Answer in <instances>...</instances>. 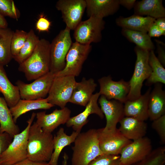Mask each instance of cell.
Wrapping results in <instances>:
<instances>
[{
    "label": "cell",
    "instance_id": "6da1fadb",
    "mask_svg": "<svg viewBox=\"0 0 165 165\" xmlns=\"http://www.w3.org/2000/svg\"><path fill=\"white\" fill-rule=\"evenodd\" d=\"M50 45L46 39H40L32 54L19 64L18 70L28 81L35 80L50 72Z\"/></svg>",
    "mask_w": 165,
    "mask_h": 165
},
{
    "label": "cell",
    "instance_id": "7a4b0ae2",
    "mask_svg": "<svg viewBox=\"0 0 165 165\" xmlns=\"http://www.w3.org/2000/svg\"><path fill=\"white\" fill-rule=\"evenodd\" d=\"M53 139L52 133L44 131L34 122L28 132L27 158L36 162H48L53 150Z\"/></svg>",
    "mask_w": 165,
    "mask_h": 165
},
{
    "label": "cell",
    "instance_id": "3957f363",
    "mask_svg": "<svg viewBox=\"0 0 165 165\" xmlns=\"http://www.w3.org/2000/svg\"><path fill=\"white\" fill-rule=\"evenodd\" d=\"M74 142L72 165H88L97 157L104 154L99 147L97 129L80 133Z\"/></svg>",
    "mask_w": 165,
    "mask_h": 165
},
{
    "label": "cell",
    "instance_id": "277c9868",
    "mask_svg": "<svg viewBox=\"0 0 165 165\" xmlns=\"http://www.w3.org/2000/svg\"><path fill=\"white\" fill-rule=\"evenodd\" d=\"M136 55L134 69L129 81L130 90L127 100L133 101L141 95L143 84L150 76L152 70L148 62L149 51L136 46L134 49Z\"/></svg>",
    "mask_w": 165,
    "mask_h": 165
},
{
    "label": "cell",
    "instance_id": "5b68a950",
    "mask_svg": "<svg viewBox=\"0 0 165 165\" xmlns=\"http://www.w3.org/2000/svg\"><path fill=\"white\" fill-rule=\"evenodd\" d=\"M33 112L21 132L15 135L7 148L2 154L0 165H12L27 158V145L29 128L35 117Z\"/></svg>",
    "mask_w": 165,
    "mask_h": 165
},
{
    "label": "cell",
    "instance_id": "8992f818",
    "mask_svg": "<svg viewBox=\"0 0 165 165\" xmlns=\"http://www.w3.org/2000/svg\"><path fill=\"white\" fill-rule=\"evenodd\" d=\"M70 31L66 27L50 43V72L54 74L65 66L66 56L72 43Z\"/></svg>",
    "mask_w": 165,
    "mask_h": 165
},
{
    "label": "cell",
    "instance_id": "52a82bcc",
    "mask_svg": "<svg viewBox=\"0 0 165 165\" xmlns=\"http://www.w3.org/2000/svg\"><path fill=\"white\" fill-rule=\"evenodd\" d=\"M76 82L74 76L55 75L46 98L48 102L61 108L65 107L69 102Z\"/></svg>",
    "mask_w": 165,
    "mask_h": 165
},
{
    "label": "cell",
    "instance_id": "ba28073f",
    "mask_svg": "<svg viewBox=\"0 0 165 165\" xmlns=\"http://www.w3.org/2000/svg\"><path fill=\"white\" fill-rule=\"evenodd\" d=\"M90 45H83L76 42L72 43L66 57L65 65L61 71L55 74L56 76H77L91 51Z\"/></svg>",
    "mask_w": 165,
    "mask_h": 165
},
{
    "label": "cell",
    "instance_id": "9c48e42d",
    "mask_svg": "<svg viewBox=\"0 0 165 165\" xmlns=\"http://www.w3.org/2000/svg\"><path fill=\"white\" fill-rule=\"evenodd\" d=\"M55 74L49 72L34 80L30 83H26L20 80L16 82L21 99L36 100L44 98L50 89Z\"/></svg>",
    "mask_w": 165,
    "mask_h": 165
},
{
    "label": "cell",
    "instance_id": "30bf717a",
    "mask_svg": "<svg viewBox=\"0 0 165 165\" xmlns=\"http://www.w3.org/2000/svg\"><path fill=\"white\" fill-rule=\"evenodd\" d=\"M105 25L103 19L95 17H90L87 20L82 21L74 30L75 42L83 45L100 42Z\"/></svg>",
    "mask_w": 165,
    "mask_h": 165
},
{
    "label": "cell",
    "instance_id": "8fae6325",
    "mask_svg": "<svg viewBox=\"0 0 165 165\" xmlns=\"http://www.w3.org/2000/svg\"><path fill=\"white\" fill-rule=\"evenodd\" d=\"M152 151V142L147 137L134 140L125 146L120 155L119 165H132L145 158Z\"/></svg>",
    "mask_w": 165,
    "mask_h": 165
},
{
    "label": "cell",
    "instance_id": "7c38bea8",
    "mask_svg": "<svg viewBox=\"0 0 165 165\" xmlns=\"http://www.w3.org/2000/svg\"><path fill=\"white\" fill-rule=\"evenodd\" d=\"M86 6L85 0H59L55 6L61 12L66 27L74 30L82 21Z\"/></svg>",
    "mask_w": 165,
    "mask_h": 165
},
{
    "label": "cell",
    "instance_id": "4fadbf2b",
    "mask_svg": "<svg viewBox=\"0 0 165 165\" xmlns=\"http://www.w3.org/2000/svg\"><path fill=\"white\" fill-rule=\"evenodd\" d=\"M98 81L101 95L104 96L108 100H115L123 104L127 100L130 90L129 81L122 79L114 81L110 75L100 78Z\"/></svg>",
    "mask_w": 165,
    "mask_h": 165
},
{
    "label": "cell",
    "instance_id": "5bb4252c",
    "mask_svg": "<svg viewBox=\"0 0 165 165\" xmlns=\"http://www.w3.org/2000/svg\"><path fill=\"white\" fill-rule=\"evenodd\" d=\"M100 148L104 154L119 155L122 150L132 141L125 138L119 129L104 131L97 129Z\"/></svg>",
    "mask_w": 165,
    "mask_h": 165
},
{
    "label": "cell",
    "instance_id": "9a60e30c",
    "mask_svg": "<svg viewBox=\"0 0 165 165\" xmlns=\"http://www.w3.org/2000/svg\"><path fill=\"white\" fill-rule=\"evenodd\" d=\"M98 102L106 120L105 126L102 128L103 130H115L117 123L125 116L123 104L115 100H108L102 95L99 97Z\"/></svg>",
    "mask_w": 165,
    "mask_h": 165
},
{
    "label": "cell",
    "instance_id": "2e32d148",
    "mask_svg": "<svg viewBox=\"0 0 165 165\" xmlns=\"http://www.w3.org/2000/svg\"><path fill=\"white\" fill-rule=\"evenodd\" d=\"M71 111L65 107L60 109H56L50 114L46 111L36 113V124L44 132L52 133L58 126L66 124L70 119Z\"/></svg>",
    "mask_w": 165,
    "mask_h": 165
},
{
    "label": "cell",
    "instance_id": "e0dca14e",
    "mask_svg": "<svg viewBox=\"0 0 165 165\" xmlns=\"http://www.w3.org/2000/svg\"><path fill=\"white\" fill-rule=\"evenodd\" d=\"M100 95L99 92L93 94L84 110L70 118L66 123L67 127H72L74 131L80 133L83 127L88 122V118L90 115L95 114L101 119H103L104 115L97 103Z\"/></svg>",
    "mask_w": 165,
    "mask_h": 165
},
{
    "label": "cell",
    "instance_id": "ac0fdd59",
    "mask_svg": "<svg viewBox=\"0 0 165 165\" xmlns=\"http://www.w3.org/2000/svg\"><path fill=\"white\" fill-rule=\"evenodd\" d=\"M87 16L103 19L112 15L119 10V0H85Z\"/></svg>",
    "mask_w": 165,
    "mask_h": 165
},
{
    "label": "cell",
    "instance_id": "d6986e66",
    "mask_svg": "<svg viewBox=\"0 0 165 165\" xmlns=\"http://www.w3.org/2000/svg\"><path fill=\"white\" fill-rule=\"evenodd\" d=\"M151 88L149 87L145 93L133 101L127 100L124 105L125 116L135 118L145 121L148 118V101Z\"/></svg>",
    "mask_w": 165,
    "mask_h": 165
},
{
    "label": "cell",
    "instance_id": "ffe728a7",
    "mask_svg": "<svg viewBox=\"0 0 165 165\" xmlns=\"http://www.w3.org/2000/svg\"><path fill=\"white\" fill-rule=\"evenodd\" d=\"M119 130L127 138L133 141L145 137L147 125L145 121L131 117H124L119 122Z\"/></svg>",
    "mask_w": 165,
    "mask_h": 165
},
{
    "label": "cell",
    "instance_id": "44dd1931",
    "mask_svg": "<svg viewBox=\"0 0 165 165\" xmlns=\"http://www.w3.org/2000/svg\"><path fill=\"white\" fill-rule=\"evenodd\" d=\"M97 86L93 79L83 78L81 81L76 82L69 102L85 107Z\"/></svg>",
    "mask_w": 165,
    "mask_h": 165
},
{
    "label": "cell",
    "instance_id": "7402d4cb",
    "mask_svg": "<svg viewBox=\"0 0 165 165\" xmlns=\"http://www.w3.org/2000/svg\"><path fill=\"white\" fill-rule=\"evenodd\" d=\"M148 118L152 121L165 115V91L162 84H154L150 92L148 101Z\"/></svg>",
    "mask_w": 165,
    "mask_h": 165
},
{
    "label": "cell",
    "instance_id": "603a6c76",
    "mask_svg": "<svg viewBox=\"0 0 165 165\" xmlns=\"http://www.w3.org/2000/svg\"><path fill=\"white\" fill-rule=\"evenodd\" d=\"M155 19L134 14L125 17L120 16L116 18V22L122 29L139 31L147 33L150 26L154 23Z\"/></svg>",
    "mask_w": 165,
    "mask_h": 165
},
{
    "label": "cell",
    "instance_id": "cb8c5ba5",
    "mask_svg": "<svg viewBox=\"0 0 165 165\" xmlns=\"http://www.w3.org/2000/svg\"><path fill=\"white\" fill-rule=\"evenodd\" d=\"M54 106L46 99L36 100L20 99L13 107L10 108L13 120L16 123L18 119L22 115L30 111L38 109L47 110Z\"/></svg>",
    "mask_w": 165,
    "mask_h": 165
},
{
    "label": "cell",
    "instance_id": "d4e9b609",
    "mask_svg": "<svg viewBox=\"0 0 165 165\" xmlns=\"http://www.w3.org/2000/svg\"><path fill=\"white\" fill-rule=\"evenodd\" d=\"M134 14L155 19L165 17V8L162 0H142L136 2Z\"/></svg>",
    "mask_w": 165,
    "mask_h": 165
},
{
    "label": "cell",
    "instance_id": "484cf974",
    "mask_svg": "<svg viewBox=\"0 0 165 165\" xmlns=\"http://www.w3.org/2000/svg\"><path fill=\"white\" fill-rule=\"evenodd\" d=\"M0 92L4 96L8 107L15 106L20 99L17 86L13 85L8 78L3 66L0 64Z\"/></svg>",
    "mask_w": 165,
    "mask_h": 165
},
{
    "label": "cell",
    "instance_id": "4316f807",
    "mask_svg": "<svg viewBox=\"0 0 165 165\" xmlns=\"http://www.w3.org/2000/svg\"><path fill=\"white\" fill-rule=\"evenodd\" d=\"M79 133L74 131L70 135L67 134L63 127L60 128L53 136V150L50 160V165H58L60 155L64 148L74 142Z\"/></svg>",
    "mask_w": 165,
    "mask_h": 165
},
{
    "label": "cell",
    "instance_id": "83f0119b",
    "mask_svg": "<svg viewBox=\"0 0 165 165\" xmlns=\"http://www.w3.org/2000/svg\"><path fill=\"white\" fill-rule=\"evenodd\" d=\"M0 130L8 133L13 138L20 132L19 127L13 120L10 108L4 98L0 96Z\"/></svg>",
    "mask_w": 165,
    "mask_h": 165
},
{
    "label": "cell",
    "instance_id": "f1b7e54d",
    "mask_svg": "<svg viewBox=\"0 0 165 165\" xmlns=\"http://www.w3.org/2000/svg\"><path fill=\"white\" fill-rule=\"evenodd\" d=\"M149 64L152 70L151 73L146 80L145 85L150 86L157 83L165 84V69L158 60L154 50L149 52Z\"/></svg>",
    "mask_w": 165,
    "mask_h": 165
},
{
    "label": "cell",
    "instance_id": "f546056e",
    "mask_svg": "<svg viewBox=\"0 0 165 165\" xmlns=\"http://www.w3.org/2000/svg\"><path fill=\"white\" fill-rule=\"evenodd\" d=\"M10 28L0 29V64H7L13 58L11 45L14 33Z\"/></svg>",
    "mask_w": 165,
    "mask_h": 165
},
{
    "label": "cell",
    "instance_id": "4dcf8cb0",
    "mask_svg": "<svg viewBox=\"0 0 165 165\" xmlns=\"http://www.w3.org/2000/svg\"><path fill=\"white\" fill-rule=\"evenodd\" d=\"M122 34L129 41L142 49L150 51L155 48L151 38L147 33L122 29Z\"/></svg>",
    "mask_w": 165,
    "mask_h": 165
},
{
    "label": "cell",
    "instance_id": "1f68e13d",
    "mask_svg": "<svg viewBox=\"0 0 165 165\" xmlns=\"http://www.w3.org/2000/svg\"><path fill=\"white\" fill-rule=\"evenodd\" d=\"M40 39L34 31L31 29L28 32V36L25 43L18 54L13 58L19 64L21 63L32 53Z\"/></svg>",
    "mask_w": 165,
    "mask_h": 165
},
{
    "label": "cell",
    "instance_id": "d6a6232c",
    "mask_svg": "<svg viewBox=\"0 0 165 165\" xmlns=\"http://www.w3.org/2000/svg\"><path fill=\"white\" fill-rule=\"evenodd\" d=\"M165 161V148L160 147L152 150L142 161L132 165H164Z\"/></svg>",
    "mask_w": 165,
    "mask_h": 165
},
{
    "label": "cell",
    "instance_id": "836d02e7",
    "mask_svg": "<svg viewBox=\"0 0 165 165\" xmlns=\"http://www.w3.org/2000/svg\"><path fill=\"white\" fill-rule=\"evenodd\" d=\"M28 36V32L16 30L14 32L12 38L11 50L13 58L16 56L24 45Z\"/></svg>",
    "mask_w": 165,
    "mask_h": 165
},
{
    "label": "cell",
    "instance_id": "e575fe53",
    "mask_svg": "<svg viewBox=\"0 0 165 165\" xmlns=\"http://www.w3.org/2000/svg\"><path fill=\"white\" fill-rule=\"evenodd\" d=\"M0 14L17 20L20 16V12L13 0H0Z\"/></svg>",
    "mask_w": 165,
    "mask_h": 165
},
{
    "label": "cell",
    "instance_id": "d590c367",
    "mask_svg": "<svg viewBox=\"0 0 165 165\" xmlns=\"http://www.w3.org/2000/svg\"><path fill=\"white\" fill-rule=\"evenodd\" d=\"M119 155L103 154L98 156L88 165H119Z\"/></svg>",
    "mask_w": 165,
    "mask_h": 165
},
{
    "label": "cell",
    "instance_id": "8d00e7d4",
    "mask_svg": "<svg viewBox=\"0 0 165 165\" xmlns=\"http://www.w3.org/2000/svg\"><path fill=\"white\" fill-rule=\"evenodd\" d=\"M152 126L156 131L163 144L165 143V115L153 121Z\"/></svg>",
    "mask_w": 165,
    "mask_h": 165
},
{
    "label": "cell",
    "instance_id": "74e56055",
    "mask_svg": "<svg viewBox=\"0 0 165 165\" xmlns=\"http://www.w3.org/2000/svg\"><path fill=\"white\" fill-rule=\"evenodd\" d=\"M51 24L50 21L43 14H41L36 23V28L39 32H48Z\"/></svg>",
    "mask_w": 165,
    "mask_h": 165
},
{
    "label": "cell",
    "instance_id": "f35d334b",
    "mask_svg": "<svg viewBox=\"0 0 165 165\" xmlns=\"http://www.w3.org/2000/svg\"><path fill=\"white\" fill-rule=\"evenodd\" d=\"M13 138L8 133L0 130V161L2 154L11 143Z\"/></svg>",
    "mask_w": 165,
    "mask_h": 165
},
{
    "label": "cell",
    "instance_id": "ab89813d",
    "mask_svg": "<svg viewBox=\"0 0 165 165\" xmlns=\"http://www.w3.org/2000/svg\"><path fill=\"white\" fill-rule=\"evenodd\" d=\"M157 47L158 60L164 67L165 66V45L163 42L159 40H156Z\"/></svg>",
    "mask_w": 165,
    "mask_h": 165
},
{
    "label": "cell",
    "instance_id": "60d3db41",
    "mask_svg": "<svg viewBox=\"0 0 165 165\" xmlns=\"http://www.w3.org/2000/svg\"><path fill=\"white\" fill-rule=\"evenodd\" d=\"M147 33L151 37H159L165 35V31H164L154 24L150 26Z\"/></svg>",
    "mask_w": 165,
    "mask_h": 165
},
{
    "label": "cell",
    "instance_id": "b9f144b4",
    "mask_svg": "<svg viewBox=\"0 0 165 165\" xmlns=\"http://www.w3.org/2000/svg\"><path fill=\"white\" fill-rule=\"evenodd\" d=\"M12 165H50L48 162L39 163L32 161L27 158Z\"/></svg>",
    "mask_w": 165,
    "mask_h": 165
},
{
    "label": "cell",
    "instance_id": "7bdbcfd3",
    "mask_svg": "<svg viewBox=\"0 0 165 165\" xmlns=\"http://www.w3.org/2000/svg\"><path fill=\"white\" fill-rule=\"evenodd\" d=\"M120 5L122 6L126 9L130 10L134 7L136 2L135 0H119Z\"/></svg>",
    "mask_w": 165,
    "mask_h": 165
},
{
    "label": "cell",
    "instance_id": "ee69618b",
    "mask_svg": "<svg viewBox=\"0 0 165 165\" xmlns=\"http://www.w3.org/2000/svg\"><path fill=\"white\" fill-rule=\"evenodd\" d=\"M154 24L161 29L165 31V17H161L156 19Z\"/></svg>",
    "mask_w": 165,
    "mask_h": 165
},
{
    "label": "cell",
    "instance_id": "f6af8a7d",
    "mask_svg": "<svg viewBox=\"0 0 165 165\" xmlns=\"http://www.w3.org/2000/svg\"><path fill=\"white\" fill-rule=\"evenodd\" d=\"M8 23L4 16L0 14V29L8 28Z\"/></svg>",
    "mask_w": 165,
    "mask_h": 165
}]
</instances>
